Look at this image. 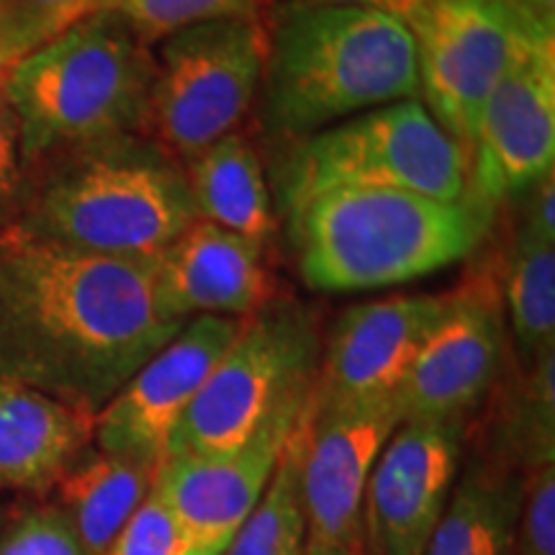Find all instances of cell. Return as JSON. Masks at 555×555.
<instances>
[{"label":"cell","mask_w":555,"mask_h":555,"mask_svg":"<svg viewBox=\"0 0 555 555\" xmlns=\"http://www.w3.org/2000/svg\"><path fill=\"white\" fill-rule=\"evenodd\" d=\"M183 324L159 317L152 260L0 227V378L99 416Z\"/></svg>","instance_id":"cell-1"},{"label":"cell","mask_w":555,"mask_h":555,"mask_svg":"<svg viewBox=\"0 0 555 555\" xmlns=\"http://www.w3.org/2000/svg\"><path fill=\"white\" fill-rule=\"evenodd\" d=\"M519 367L499 399L486 457L530 474L555 466V350Z\"/></svg>","instance_id":"cell-23"},{"label":"cell","mask_w":555,"mask_h":555,"mask_svg":"<svg viewBox=\"0 0 555 555\" xmlns=\"http://www.w3.org/2000/svg\"><path fill=\"white\" fill-rule=\"evenodd\" d=\"M155 466L86 448L54 483L52 506L82 555H103L152 491Z\"/></svg>","instance_id":"cell-20"},{"label":"cell","mask_w":555,"mask_h":555,"mask_svg":"<svg viewBox=\"0 0 555 555\" xmlns=\"http://www.w3.org/2000/svg\"><path fill=\"white\" fill-rule=\"evenodd\" d=\"M95 416L0 378V489L47 494L93 446Z\"/></svg>","instance_id":"cell-18"},{"label":"cell","mask_w":555,"mask_h":555,"mask_svg":"<svg viewBox=\"0 0 555 555\" xmlns=\"http://www.w3.org/2000/svg\"><path fill=\"white\" fill-rule=\"evenodd\" d=\"M5 75H0V227L11 224L13 208L18 206L24 185V163H21L18 121L3 88Z\"/></svg>","instance_id":"cell-30"},{"label":"cell","mask_w":555,"mask_h":555,"mask_svg":"<svg viewBox=\"0 0 555 555\" xmlns=\"http://www.w3.org/2000/svg\"><path fill=\"white\" fill-rule=\"evenodd\" d=\"M466 425L404 420L393 429L365 486L367 555H422L461 474Z\"/></svg>","instance_id":"cell-15"},{"label":"cell","mask_w":555,"mask_h":555,"mask_svg":"<svg viewBox=\"0 0 555 555\" xmlns=\"http://www.w3.org/2000/svg\"><path fill=\"white\" fill-rule=\"evenodd\" d=\"M155 54L124 21L99 11L5 73L18 121L21 163L124 134H150Z\"/></svg>","instance_id":"cell-5"},{"label":"cell","mask_w":555,"mask_h":555,"mask_svg":"<svg viewBox=\"0 0 555 555\" xmlns=\"http://www.w3.org/2000/svg\"><path fill=\"white\" fill-rule=\"evenodd\" d=\"M262 121L304 139L365 111L420 95L414 34L404 21L345 5H278L268 26Z\"/></svg>","instance_id":"cell-2"},{"label":"cell","mask_w":555,"mask_h":555,"mask_svg":"<svg viewBox=\"0 0 555 555\" xmlns=\"http://www.w3.org/2000/svg\"><path fill=\"white\" fill-rule=\"evenodd\" d=\"M399 425L397 399L319 406L309 397L301 448L307 540L363 547L367 478Z\"/></svg>","instance_id":"cell-14"},{"label":"cell","mask_w":555,"mask_h":555,"mask_svg":"<svg viewBox=\"0 0 555 555\" xmlns=\"http://www.w3.org/2000/svg\"><path fill=\"white\" fill-rule=\"evenodd\" d=\"M288 221L304 283L311 291L356 294L425 278L470 258L494 219L468 198L343 189L298 206Z\"/></svg>","instance_id":"cell-3"},{"label":"cell","mask_w":555,"mask_h":555,"mask_svg":"<svg viewBox=\"0 0 555 555\" xmlns=\"http://www.w3.org/2000/svg\"><path fill=\"white\" fill-rule=\"evenodd\" d=\"M101 11L116 13L152 47V41H163L170 34L208 21H262L266 0H106Z\"/></svg>","instance_id":"cell-25"},{"label":"cell","mask_w":555,"mask_h":555,"mask_svg":"<svg viewBox=\"0 0 555 555\" xmlns=\"http://www.w3.org/2000/svg\"><path fill=\"white\" fill-rule=\"evenodd\" d=\"M527 206L506 255L502 304L519 365L555 350V176L525 193Z\"/></svg>","instance_id":"cell-19"},{"label":"cell","mask_w":555,"mask_h":555,"mask_svg":"<svg viewBox=\"0 0 555 555\" xmlns=\"http://www.w3.org/2000/svg\"><path fill=\"white\" fill-rule=\"evenodd\" d=\"M555 165V31H538L499 78L476 121L466 198L494 219Z\"/></svg>","instance_id":"cell-10"},{"label":"cell","mask_w":555,"mask_h":555,"mask_svg":"<svg viewBox=\"0 0 555 555\" xmlns=\"http://www.w3.org/2000/svg\"><path fill=\"white\" fill-rule=\"evenodd\" d=\"M152 296L168 322L247 319L273 301L275 278L260 245L196 219L152 260Z\"/></svg>","instance_id":"cell-17"},{"label":"cell","mask_w":555,"mask_h":555,"mask_svg":"<svg viewBox=\"0 0 555 555\" xmlns=\"http://www.w3.org/2000/svg\"><path fill=\"white\" fill-rule=\"evenodd\" d=\"M0 555H82V551L65 517L52 504H41L3 527Z\"/></svg>","instance_id":"cell-26"},{"label":"cell","mask_w":555,"mask_h":555,"mask_svg":"<svg viewBox=\"0 0 555 555\" xmlns=\"http://www.w3.org/2000/svg\"><path fill=\"white\" fill-rule=\"evenodd\" d=\"M266 57L262 21H208L165 37L150 90V137L189 163L234 134L258 99Z\"/></svg>","instance_id":"cell-8"},{"label":"cell","mask_w":555,"mask_h":555,"mask_svg":"<svg viewBox=\"0 0 555 555\" xmlns=\"http://www.w3.org/2000/svg\"><path fill=\"white\" fill-rule=\"evenodd\" d=\"M309 397L281 409L247 442L227 453L165 455L157 463L152 494L178 527L180 555L227 551L266 494Z\"/></svg>","instance_id":"cell-11"},{"label":"cell","mask_w":555,"mask_h":555,"mask_svg":"<svg viewBox=\"0 0 555 555\" xmlns=\"http://www.w3.org/2000/svg\"><path fill=\"white\" fill-rule=\"evenodd\" d=\"M506 358L502 291L491 278H468L446 294L440 322L416 352L397 404L404 420H457L499 386Z\"/></svg>","instance_id":"cell-12"},{"label":"cell","mask_w":555,"mask_h":555,"mask_svg":"<svg viewBox=\"0 0 555 555\" xmlns=\"http://www.w3.org/2000/svg\"><path fill=\"white\" fill-rule=\"evenodd\" d=\"M538 31L555 26L512 0H429L412 26L422 103L468 157L486 99Z\"/></svg>","instance_id":"cell-9"},{"label":"cell","mask_w":555,"mask_h":555,"mask_svg":"<svg viewBox=\"0 0 555 555\" xmlns=\"http://www.w3.org/2000/svg\"><path fill=\"white\" fill-rule=\"evenodd\" d=\"M296 3H314V5H345V9H365L378 11L386 16H393L412 29L425 13L429 0H296Z\"/></svg>","instance_id":"cell-31"},{"label":"cell","mask_w":555,"mask_h":555,"mask_svg":"<svg viewBox=\"0 0 555 555\" xmlns=\"http://www.w3.org/2000/svg\"><path fill=\"white\" fill-rule=\"evenodd\" d=\"M283 211L343 189L412 191L461 201L468 155L420 99L365 111L298 139L275 172Z\"/></svg>","instance_id":"cell-6"},{"label":"cell","mask_w":555,"mask_h":555,"mask_svg":"<svg viewBox=\"0 0 555 555\" xmlns=\"http://www.w3.org/2000/svg\"><path fill=\"white\" fill-rule=\"evenodd\" d=\"M442 309L446 294L388 296L345 309L322 345L311 401L330 406L397 399Z\"/></svg>","instance_id":"cell-16"},{"label":"cell","mask_w":555,"mask_h":555,"mask_svg":"<svg viewBox=\"0 0 555 555\" xmlns=\"http://www.w3.org/2000/svg\"><path fill=\"white\" fill-rule=\"evenodd\" d=\"M54 157L21 219L11 221L34 237L155 260L198 219L185 170L150 134L111 137Z\"/></svg>","instance_id":"cell-4"},{"label":"cell","mask_w":555,"mask_h":555,"mask_svg":"<svg viewBox=\"0 0 555 555\" xmlns=\"http://www.w3.org/2000/svg\"><path fill=\"white\" fill-rule=\"evenodd\" d=\"M103 3L106 0H0V13L47 44L78 21L99 13Z\"/></svg>","instance_id":"cell-29"},{"label":"cell","mask_w":555,"mask_h":555,"mask_svg":"<svg viewBox=\"0 0 555 555\" xmlns=\"http://www.w3.org/2000/svg\"><path fill=\"white\" fill-rule=\"evenodd\" d=\"M512 3H517L519 9L543 21V24L555 26V0H512Z\"/></svg>","instance_id":"cell-32"},{"label":"cell","mask_w":555,"mask_h":555,"mask_svg":"<svg viewBox=\"0 0 555 555\" xmlns=\"http://www.w3.org/2000/svg\"><path fill=\"white\" fill-rule=\"evenodd\" d=\"M304 412L278 461L266 494L221 555H304L307 547V512L301 499Z\"/></svg>","instance_id":"cell-24"},{"label":"cell","mask_w":555,"mask_h":555,"mask_svg":"<svg viewBox=\"0 0 555 555\" xmlns=\"http://www.w3.org/2000/svg\"><path fill=\"white\" fill-rule=\"evenodd\" d=\"M242 319L196 317L180 327L95 416L93 442L108 455L155 466Z\"/></svg>","instance_id":"cell-13"},{"label":"cell","mask_w":555,"mask_h":555,"mask_svg":"<svg viewBox=\"0 0 555 555\" xmlns=\"http://www.w3.org/2000/svg\"><path fill=\"white\" fill-rule=\"evenodd\" d=\"M304 555H363V547H345V545H327L307 540Z\"/></svg>","instance_id":"cell-33"},{"label":"cell","mask_w":555,"mask_h":555,"mask_svg":"<svg viewBox=\"0 0 555 555\" xmlns=\"http://www.w3.org/2000/svg\"><path fill=\"white\" fill-rule=\"evenodd\" d=\"M198 219L266 247L275 234L273 193L253 144L240 131L185 163Z\"/></svg>","instance_id":"cell-22"},{"label":"cell","mask_w":555,"mask_h":555,"mask_svg":"<svg viewBox=\"0 0 555 555\" xmlns=\"http://www.w3.org/2000/svg\"><path fill=\"white\" fill-rule=\"evenodd\" d=\"M322 360L314 311L291 298L242 319L193 399L165 455L227 453L242 446L270 416L311 393Z\"/></svg>","instance_id":"cell-7"},{"label":"cell","mask_w":555,"mask_h":555,"mask_svg":"<svg viewBox=\"0 0 555 555\" xmlns=\"http://www.w3.org/2000/svg\"><path fill=\"white\" fill-rule=\"evenodd\" d=\"M515 555H555V466L525 474Z\"/></svg>","instance_id":"cell-27"},{"label":"cell","mask_w":555,"mask_h":555,"mask_svg":"<svg viewBox=\"0 0 555 555\" xmlns=\"http://www.w3.org/2000/svg\"><path fill=\"white\" fill-rule=\"evenodd\" d=\"M525 474L476 457L455 478L422 555H515Z\"/></svg>","instance_id":"cell-21"},{"label":"cell","mask_w":555,"mask_h":555,"mask_svg":"<svg viewBox=\"0 0 555 555\" xmlns=\"http://www.w3.org/2000/svg\"><path fill=\"white\" fill-rule=\"evenodd\" d=\"M180 532L172 517L168 515L157 496L152 494L144 499L142 506L134 512L127 527L119 532V538L111 543L103 555H180Z\"/></svg>","instance_id":"cell-28"}]
</instances>
